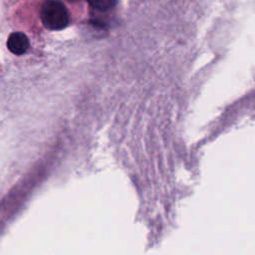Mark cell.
<instances>
[{
	"instance_id": "1",
	"label": "cell",
	"mask_w": 255,
	"mask_h": 255,
	"mask_svg": "<svg viewBox=\"0 0 255 255\" xmlns=\"http://www.w3.org/2000/svg\"><path fill=\"white\" fill-rule=\"evenodd\" d=\"M40 17L43 25L53 31L62 30L69 24L66 6L59 0H47L41 7Z\"/></svg>"
},
{
	"instance_id": "3",
	"label": "cell",
	"mask_w": 255,
	"mask_h": 255,
	"mask_svg": "<svg viewBox=\"0 0 255 255\" xmlns=\"http://www.w3.org/2000/svg\"><path fill=\"white\" fill-rule=\"evenodd\" d=\"M88 3L95 9L100 11H107L115 7L117 0H87Z\"/></svg>"
},
{
	"instance_id": "2",
	"label": "cell",
	"mask_w": 255,
	"mask_h": 255,
	"mask_svg": "<svg viewBox=\"0 0 255 255\" xmlns=\"http://www.w3.org/2000/svg\"><path fill=\"white\" fill-rule=\"evenodd\" d=\"M29 40L27 36L21 32L12 33L7 40V47L13 54L22 55L29 48Z\"/></svg>"
}]
</instances>
